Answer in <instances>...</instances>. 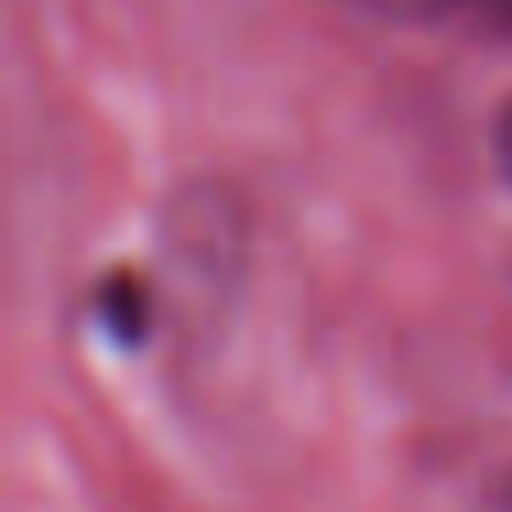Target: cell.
<instances>
[{
  "label": "cell",
  "instance_id": "8992f818",
  "mask_svg": "<svg viewBox=\"0 0 512 512\" xmlns=\"http://www.w3.org/2000/svg\"><path fill=\"white\" fill-rule=\"evenodd\" d=\"M485 507H490V512H512V468H507V474L496 479V485H490Z\"/></svg>",
  "mask_w": 512,
  "mask_h": 512
},
{
  "label": "cell",
  "instance_id": "5b68a950",
  "mask_svg": "<svg viewBox=\"0 0 512 512\" xmlns=\"http://www.w3.org/2000/svg\"><path fill=\"white\" fill-rule=\"evenodd\" d=\"M490 155H496V171H501V182L512 188V100L496 111V127H490Z\"/></svg>",
  "mask_w": 512,
  "mask_h": 512
},
{
  "label": "cell",
  "instance_id": "7a4b0ae2",
  "mask_svg": "<svg viewBox=\"0 0 512 512\" xmlns=\"http://www.w3.org/2000/svg\"><path fill=\"white\" fill-rule=\"evenodd\" d=\"M89 303H94L100 331L111 336L116 347H127V353H138V347L149 342V331H155V287H149V276L133 265H122V270L94 281Z\"/></svg>",
  "mask_w": 512,
  "mask_h": 512
},
{
  "label": "cell",
  "instance_id": "3957f363",
  "mask_svg": "<svg viewBox=\"0 0 512 512\" xmlns=\"http://www.w3.org/2000/svg\"><path fill=\"white\" fill-rule=\"evenodd\" d=\"M446 12L463 28H474V34L512 45V0H446Z\"/></svg>",
  "mask_w": 512,
  "mask_h": 512
},
{
  "label": "cell",
  "instance_id": "277c9868",
  "mask_svg": "<svg viewBox=\"0 0 512 512\" xmlns=\"http://www.w3.org/2000/svg\"><path fill=\"white\" fill-rule=\"evenodd\" d=\"M358 12H375L386 23H424V17H441L446 0H347Z\"/></svg>",
  "mask_w": 512,
  "mask_h": 512
},
{
  "label": "cell",
  "instance_id": "6da1fadb",
  "mask_svg": "<svg viewBox=\"0 0 512 512\" xmlns=\"http://www.w3.org/2000/svg\"><path fill=\"white\" fill-rule=\"evenodd\" d=\"M166 248L177 259V276L221 303L226 287L243 276V210L226 199V188H188L171 210Z\"/></svg>",
  "mask_w": 512,
  "mask_h": 512
}]
</instances>
